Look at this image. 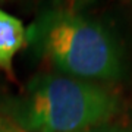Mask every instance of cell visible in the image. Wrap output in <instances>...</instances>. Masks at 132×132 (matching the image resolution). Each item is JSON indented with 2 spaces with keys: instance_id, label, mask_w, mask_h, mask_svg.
Masks as SVG:
<instances>
[{
  "instance_id": "1",
  "label": "cell",
  "mask_w": 132,
  "mask_h": 132,
  "mask_svg": "<svg viewBox=\"0 0 132 132\" xmlns=\"http://www.w3.org/2000/svg\"><path fill=\"white\" fill-rule=\"evenodd\" d=\"M29 38L65 75L87 81H116L126 72L122 44L98 21L65 9L47 10Z\"/></svg>"
},
{
  "instance_id": "2",
  "label": "cell",
  "mask_w": 132,
  "mask_h": 132,
  "mask_svg": "<svg viewBox=\"0 0 132 132\" xmlns=\"http://www.w3.org/2000/svg\"><path fill=\"white\" fill-rule=\"evenodd\" d=\"M120 110L119 95L94 81L69 75L35 76L13 109V120L27 132H82Z\"/></svg>"
},
{
  "instance_id": "3",
  "label": "cell",
  "mask_w": 132,
  "mask_h": 132,
  "mask_svg": "<svg viewBox=\"0 0 132 132\" xmlns=\"http://www.w3.org/2000/svg\"><path fill=\"white\" fill-rule=\"evenodd\" d=\"M27 40L25 27L21 19L0 9V68L12 72L15 54L22 48Z\"/></svg>"
},
{
  "instance_id": "4",
  "label": "cell",
  "mask_w": 132,
  "mask_h": 132,
  "mask_svg": "<svg viewBox=\"0 0 132 132\" xmlns=\"http://www.w3.org/2000/svg\"><path fill=\"white\" fill-rule=\"evenodd\" d=\"M82 132H132V128L122 126V125H112V123H103L98 126L90 128Z\"/></svg>"
},
{
  "instance_id": "5",
  "label": "cell",
  "mask_w": 132,
  "mask_h": 132,
  "mask_svg": "<svg viewBox=\"0 0 132 132\" xmlns=\"http://www.w3.org/2000/svg\"><path fill=\"white\" fill-rule=\"evenodd\" d=\"M0 132H27V131L19 123L15 122L13 119L0 116Z\"/></svg>"
},
{
  "instance_id": "6",
  "label": "cell",
  "mask_w": 132,
  "mask_h": 132,
  "mask_svg": "<svg viewBox=\"0 0 132 132\" xmlns=\"http://www.w3.org/2000/svg\"><path fill=\"white\" fill-rule=\"evenodd\" d=\"M76 3H87V2H91V0H73Z\"/></svg>"
}]
</instances>
